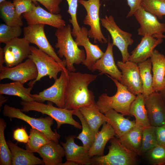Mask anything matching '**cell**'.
Masks as SVG:
<instances>
[{
  "label": "cell",
  "instance_id": "1",
  "mask_svg": "<svg viewBox=\"0 0 165 165\" xmlns=\"http://www.w3.org/2000/svg\"><path fill=\"white\" fill-rule=\"evenodd\" d=\"M97 76L89 73L69 71L64 95V108L79 109L95 104L94 93L89 90L88 86Z\"/></svg>",
  "mask_w": 165,
  "mask_h": 165
},
{
  "label": "cell",
  "instance_id": "2",
  "mask_svg": "<svg viewBox=\"0 0 165 165\" xmlns=\"http://www.w3.org/2000/svg\"><path fill=\"white\" fill-rule=\"evenodd\" d=\"M72 31L69 24L57 29L55 33L57 39L55 47L59 49L57 53L59 57H64L67 70L69 72H75L76 69L74 64L82 63L86 55L84 50L80 49L74 40Z\"/></svg>",
  "mask_w": 165,
  "mask_h": 165
},
{
  "label": "cell",
  "instance_id": "3",
  "mask_svg": "<svg viewBox=\"0 0 165 165\" xmlns=\"http://www.w3.org/2000/svg\"><path fill=\"white\" fill-rule=\"evenodd\" d=\"M117 87V91L113 96H110L103 93L99 97L96 104L102 113L113 109L124 116H131L130 108L136 96L130 92L127 88L116 79L109 75Z\"/></svg>",
  "mask_w": 165,
  "mask_h": 165
},
{
  "label": "cell",
  "instance_id": "4",
  "mask_svg": "<svg viewBox=\"0 0 165 165\" xmlns=\"http://www.w3.org/2000/svg\"><path fill=\"white\" fill-rule=\"evenodd\" d=\"M110 145L108 146V152L102 156L91 157L92 165H134L137 162V156L114 137L111 138Z\"/></svg>",
  "mask_w": 165,
  "mask_h": 165
},
{
  "label": "cell",
  "instance_id": "5",
  "mask_svg": "<svg viewBox=\"0 0 165 165\" xmlns=\"http://www.w3.org/2000/svg\"><path fill=\"white\" fill-rule=\"evenodd\" d=\"M52 103L49 101L46 104L34 101H22L20 102V104L22 106L21 110L23 112L35 111L43 115H48L56 121L57 129L64 124H68L76 128L82 129V125L73 118L74 110L55 107Z\"/></svg>",
  "mask_w": 165,
  "mask_h": 165
},
{
  "label": "cell",
  "instance_id": "6",
  "mask_svg": "<svg viewBox=\"0 0 165 165\" xmlns=\"http://www.w3.org/2000/svg\"><path fill=\"white\" fill-rule=\"evenodd\" d=\"M3 115L10 118H16L23 120L43 133L50 140L58 143L60 135L56 130L53 131L51 126L54 119L49 116L45 117L35 118L24 113L20 109L5 105L2 110Z\"/></svg>",
  "mask_w": 165,
  "mask_h": 165
},
{
  "label": "cell",
  "instance_id": "7",
  "mask_svg": "<svg viewBox=\"0 0 165 165\" xmlns=\"http://www.w3.org/2000/svg\"><path fill=\"white\" fill-rule=\"evenodd\" d=\"M31 54L28 58L35 64L38 71L37 78L30 82L34 85L43 77L48 76L49 78L55 80L58 73L67 71L66 66L58 63L48 54L33 46H31Z\"/></svg>",
  "mask_w": 165,
  "mask_h": 165
},
{
  "label": "cell",
  "instance_id": "8",
  "mask_svg": "<svg viewBox=\"0 0 165 165\" xmlns=\"http://www.w3.org/2000/svg\"><path fill=\"white\" fill-rule=\"evenodd\" d=\"M78 2L83 6L87 13L83 23L90 27L88 31V37L93 38L94 43L97 41L102 43H108V41L103 35L100 26L99 10L101 4L100 0H78Z\"/></svg>",
  "mask_w": 165,
  "mask_h": 165
},
{
  "label": "cell",
  "instance_id": "9",
  "mask_svg": "<svg viewBox=\"0 0 165 165\" xmlns=\"http://www.w3.org/2000/svg\"><path fill=\"white\" fill-rule=\"evenodd\" d=\"M100 21L102 26L110 34L112 44L116 46L120 51L122 61L125 62L128 61L130 55L128 52V48L134 42L132 35L121 30L116 23L112 15L105 16L100 19Z\"/></svg>",
  "mask_w": 165,
  "mask_h": 165
},
{
  "label": "cell",
  "instance_id": "10",
  "mask_svg": "<svg viewBox=\"0 0 165 165\" xmlns=\"http://www.w3.org/2000/svg\"><path fill=\"white\" fill-rule=\"evenodd\" d=\"M69 71H62L53 84L38 94H31L34 101L43 103L46 101L55 104L58 107L64 108V95L68 82Z\"/></svg>",
  "mask_w": 165,
  "mask_h": 165
},
{
  "label": "cell",
  "instance_id": "11",
  "mask_svg": "<svg viewBox=\"0 0 165 165\" xmlns=\"http://www.w3.org/2000/svg\"><path fill=\"white\" fill-rule=\"evenodd\" d=\"M44 26L45 24H41L28 25L24 28V37L57 62L66 67L65 60L61 59L48 40L44 32Z\"/></svg>",
  "mask_w": 165,
  "mask_h": 165
},
{
  "label": "cell",
  "instance_id": "12",
  "mask_svg": "<svg viewBox=\"0 0 165 165\" xmlns=\"http://www.w3.org/2000/svg\"><path fill=\"white\" fill-rule=\"evenodd\" d=\"M38 75L35 64L29 58L12 67L3 66L0 68V80L8 79L24 84L29 81L35 79Z\"/></svg>",
  "mask_w": 165,
  "mask_h": 165
},
{
  "label": "cell",
  "instance_id": "13",
  "mask_svg": "<svg viewBox=\"0 0 165 165\" xmlns=\"http://www.w3.org/2000/svg\"><path fill=\"white\" fill-rule=\"evenodd\" d=\"M30 43L24 37H18L5 44L3 49L6 66L12 67L28 58L31 53Z\"/></svg>",
  "mask_w": 165,
  "mask_h": 165
},
{
  "label": "cell",
  "instance_id": "14",
  "mask_svg": "<svg viewBox=\"0 0 165 165\" xmlns=\"http://www.w3.org/2000/svg\"><path fill=\"white\" fill-rule=\"evenodd\" d=\"M116 65L121 70V83L134 95L142 94L143 86L138 64L128 61L125 62L118 61Z\"/></svg>",
  "mask_w": 165,
  "mask_h": 165
},
{
  "label": "cell",
  "instance_id": "15",
  "mask_svg": "<svg viewBox=\"0 0 165 165\" xmlns=\"http://www.w3.org/2000/svg\"><path fill=\"white\" fill-rule=\"evenodd\" d=\"M134 15L140 24L138 35L152 36L156 38L165 32V24L160 22L155 15L141 6Z\"/></svg>",
  "mask_w": 165,
  "mask_h": 165
},
{
  "label": "cell",
  "instance_id": "16",
  "mask_svg": "<svg viewBox=\"0 0 165 165\" xmlns=\"http://www.w3.org/2000/svg\"><path fill=\"white\" fill-rule=\"evenodd\" d=\"M22 16L28 25L44 24L59 28L65 26L66 22L61 14H54L47 11L33 3L32 10L24 13Z\"/></svg>",
  "mask_w": 165,
  "mask_h": 165
},
{
  "label": "cell",
  "instance_id": "17",
  "mask_svg": "<svg viewBox=\"0 0 165 165\" xmlns=\"http://www.w3.org/2000/svg\"><path fill=\"white\" fill-rule=\"evenodd\" d=\"M145 103L151 126L165 124V103L159 92H154L145 97Z\"/></svg>",
  "mask_w": 165,
  "mask_h": 165
},
{
  "label": "cell",
  "instance_id": "18",
  "mask_svg": "<svg viewBox=\"0 0 165 165\" xmlns=\"http://www.w3.org/2000/svg\"><path fill=\"white\" fill-rule=\"evenodd\" d=\"M88 30L84 27L77 34L75 41L78 46H82L85 49L86 58L82 64L91 70L96 61L103 55L104 53L98 46L92 44L89 41Z\"/></svg>",
  "mask_w": 165,
  "mask_h": 165
},
{
  "label": "cell",
  "instance_id": "19",
  "mask_svg": "<svg viewBox=\"0 0 165 165\" xmlns=\"http://www.w3.org/2000/svg\"><path fill=\"white\" fill-rule=\"evenodd\" d=\"M76 137L75 135L65 136L66 142L60 143L64 148L66 160L74 162L78 165H91V157L88 151L83 146L78 145L75 143Z\"/></svg>",
  "mask_w": 165,
  "mask_h": 165
},
{
  "label": "cell",
  "instance_id": "20",
  "mask_svg": "<svg viewBox=\"0 0 165 165\" xmlns=\"http://www.w3.org/2000/svg\"><path fill=\"white\" fill-rule=\"evenodd\" d=\"M110 39L108 36V46L105 52L93 66L91 71L94 72L98 70L100 72V75L108 74L121 82V72L116 64L113 53L114 46Z\"/></svg>",
  "mask_w": 165,
  "mask_h": 165
},
{
  "label": "cell",
  "instance_id": "21",
  "mask_svg": "<svg viewBox=\"0 0 165 165\" xmlns=\"http://www.w3.org/2000/svg\"><path fill=\"white\" fill-rule=\"evenodd\" d=\"M163 41L162 38H156L152 36H143L140 43L131 52L128 61L137 64L150 58L155 48Z\"/></svg>",
  "mask_w": 165,
  "mask_h": 165
},
{
  "label": "cell",
  "instance_id": "22",
  "mask_svg": "<svg viewBox=\"0 0 165 165\" xmlns=\"http://www.w3.org/2000/svg\"><path fill=\"white\" fill-rule=\"evenodd\" d=\"M150 58L152 65L153 90L154 92H159L165 87V57L154 50Z\"/></svg>",
  "mask_w": 165,
  "mask_h": 165
},
{
  "label": "cell",
  "instance_id": "23",
  "mask_svg": "<svg viewBox=\"0 0 165 165\" xmlns=\"http://www.w3.org/2000/svg\"><path fill=\"white\" fill-rule=\"evenodd\" d=\"M37 152L45 165H60L65 156L63 146L53 141L42 146Z\"/></svg>",
  "mask_w": 165,
  "mask_h": 165
},
{
  "label": "cell",
  "instance_id": "24",
  "mask_svg": "<svg viewBox=\"0 0 165 165\" xmlns=\"http://www.w3.org/2000/svg\"><path fill=\"white\" fill-rule=\"evenodd\" d=\"M104 114L108 118L107 123L111 126L119 138L136 125L135 120L132 121L125 118L123 115L114 109L107 111Z\"/></svg>",
  "mask_w": 165,
  "mask_h": 165
},
{
  "label": "cell",
  "instance_id": "25",
  "mask_svg": "<svg viewBox=\"0 0 165 165\" xmlns=\"http://www.w3.org/2000/svg\"><path fill=\"white\" fill-rule=\"evenodd\" d=\"M7 142L11 153L12 165L44 164L42 160L35 156L33 153L19 147L10 140H8Z\"/></svg>",
  "mask_w": 165,
  "mask_h": 165
},
{
  "label": "cell",
  "instance_id": "26",
  "mask_svg": "<svg viewBox=\"0 0 165 165\" xmlns=\"http://www.w3.org/2000/svg\"><path fill=\"white\" fill-rule=\"evenodd\" d=\"M116 135V133L111 126L108 123H104L101 130L96 134L94 142L88 151L90 156L92 157L104 155L107 143Z\"/></svg>",
  "mask_w": 165,
  "mask_h": 165
},
{
  "label": "cell",
  "instance_id": "27",
  "mask_svg": "<svg viewBox=\"0 0 165 165\" xmlns=\"http://www.w3.org/2000/svg\"><path fill=\"white\" fill-rule=\"evenodd\" d=\"M79 109L96 135L100 127L107 122L108 118L100 112L96 103L90 106L81 108Z\"/></svg>",
  "mask_w": 165,
  "mask_h": 165
},
{
  "label": "cell",
  "instance_id": "28",
  "mask_svg": "<svg viewBox=\"0 0 165 165\" xmlns=\"http://www.w3.org/2000/svg\"><path fill=\"white\" fill-rule=\"evenodd\" d=\"M24 84L16 81L0 84V94L15 96L20 97L22 101H34L31 96V92L34 85L30 82L29 87L26 88Z\"/></svg>",
  "mask_w": 165,
  "mask_h": 165
},
{
  "label": "cell",
  "instance_id": "29",
  "mask_svg": "<svg viewBox=\"0 0 165 165\" xmlns=\"http://www.w3.org/2000/svg\"><path fill=\"white\" fill-rule=\"evenodd\" d=\"M143 128L136 124L130 130L119 138L120 142L138 155H141Z\"/></svg>",
  "mask_w": 165,
  "mask_h": 165
},
{
  "label": "cell",
  "instance_id": "30",
  "mask_svg": "<svg viewBox=\"0 0 165 165\" xmlns=\"http://www.w3.org/2000/svg\"><path fill=\"white\" fill-rule=\"evenodd\" d=\"M144 99L142 94L137 95L130 108L131 116H134L135 117L136 124L143 128L151 126L145 107Z\"/></svg>",
  "mask_w": 165,
  "mask_h": 165
},
{
  "label": "cell",
  "instance_id": "31",
  "mask_svg": "<svg viewBox=\"0 0 165 165\" xmlns=\"http://www.w3.org/2000/svg\"><path fill=\"white\" fill-rule=\"evenodd\" d=\"M1 18L6 24L10 26L21 27L23 25V16H18L13 3L5 0L0 3Z\"/></svg>",
  "mask_w": 165,
  "mask_h": 165
},
{
  "label": "cell",
  "instance_id": "32",
  "mask_svg": "<svg viewBox=\"0 0 165 165\" xmlns=\"http://www.w3.org/2000/svg\"><path fill=\"white\" fill-rule=\"evenodd\" d=\"M142 81L143 92L145 97L154 92L153 87L152 75L151 74L152 62L150 58L138 64Z\"/></svg>",
  "mask_w": 165,
  "mask_h": 165
},
{
  "label": "cell",
  "instance_id": "33",
  "mask_svg": "<svg viewBox=\"0 0 165 165\" xmlns=\"http://www.w3.org/2000/svg\"><path fill=\"white\" fill-rule=\"evenodd\" d=\"M73 115L79 118L82 126L81 133L76 137V138L80 140L82 143L83 146L89 151L94 142L96 135L92 132L79 109L74 110Z\"/></svg>",
  "mask_w": 165,
  "mask_h": 165
},
{
  "label": "cell",
  "instance_id": "34",
  "mask_svg": "<svg viewBox=\"0 0 165 165\" xmlns=\"http://www.w3.org/2000/svg\"><path fill=\"white\" fill-rule=\"evenodd\" d=\"M29 133V141L25 145V148L30 152H37L42 146L51 141L42 132L34 128H31Z\"/></svg>",
  "mask_w": 165,
  "mask_h": 165
},
{
  "label": "cell",
  "instance_id": "35",
  "mask_svg": "<svg viewBox=\"0 0 165 165\" xmlns=\"http://www.w3.org/2000/svg\"><path fill=\"white\" fill-rule=\"evenodd\" d=\"M7 124L5 120L0 119V165H12L11 153L6 141L4 130Z\"/></svg>",
  "mask_w": 165,
  "mask_h": 165
},
{
  "label": "cell",
  "instance_id": "36",
  "mask_svg": "<svg viewBox=\"0 0 165 165\" xmlns=\"http://www.w3.org/2000/svg\"><path fill=\"white\" fill-rule=\"evenodd\" d=\"M158 144L155 132V127L143 128L141 155L146 153Z\"/></svg>",
  "mask_w": 165,
  "mask_h": 165
},
{
  "label": "cell",
  "instance_id": "37",
  "mask_svg": "<svg viewBox=\"0 0 165 165\" xmlns=\"http://www.w3.org/2000/svg\"><path fill=\"white\" fill-rule=\"evenodd\" d=\"M141 6L159 19L165 16V0H143Z\"/></svg>",
  "mask_w": 165,
  "mask_h": 165
},
{
  "label": "cell",
  "instance_id": "38",
  "mask_svg": "<svg viewBox=\"0 0 165 165\" xmlns=\"http://www.w3.org/2000/svg\"><path fill=\"white\" fill-rule=\"evenodd\" d=\"M149 162L153 165H165V145L158 144L146 153Z\"/></svg>",
  "mask_w": 165,
  "mask_h": 165
},
{
  "label": "cell",
  "instance_id": "39",
  "mask_svg": "<svg viewBox=\"0 0 165 165\" xmlns=\"http://www.w3.org/2000/svg\"><path fill=\"white\" fill-rule=\"evenodd\" d=\"M22 32L21 27L10 26L6 24L0 25V42L6 44L19 37Z\"/></svg>",
  "mask_w": 165,
  "mask_h": 165
},
{
  "label": "cell",
  "instance_id": "40",
  "mask_svg": "<svg viewBox=\"0 0 165 165\" xmlns=\"http://www.w3.org/2000/svg\"><path fill=\"white\" fill-rule=\"evenodd\" d=\"M66 0L68 6L67 12L71 17V19H69V21L72 24L73 27L72 34V36L75 38L77 34L80 30L81 28L78 24L76 16L78 0Z\"/></svg>",
  "mask_w": 165,
  "mask_h": 165
},
{
  "label": "cell",
  "instance_id": "41",
  "mask_svg": "<svg viewBox=\"0 0 165 165\" xmlns=\"http://www.w3.org/2000/svg\"><path fill=\"white\" fill-rule=\"evenodd\" d=\"M16 13L19 16L22 14L31 11L33 3L31 0H13V2Z\"/></svg>",
  "mask_w": 165,
  "mask_h": 165
},
{
  "label": "cell",
  "instance_id": "42",
  "mask_svg": "<svg viewBox=\"0 0 165 165\" xmlns=\"http://www.w3.org/2000/svg\"><path fill=\"white\" fill-rule=\"evenodd\" d=\"M33 3L36 5H38L37 2H39L47 9L48 11L52 13H60L61 9L59 5L63 0H31Z\"/></svg>",
  "mask_w": 165,
  "mask_h": 165
},
{
  "label": "cell",
  "instance_id": "43",
  "mask_svg": "<svg viewBox=\"0 0 165 165\" xmlns=\"http://www.w3.org/2000/svg\"><path fill=\"white\" fill-rule=\"evenodd\" d=\"M13 138L18 142L24 143H27L29 139V136L25 129L23 127L18 128L13 131Z\"/></svg>",
  "mask_w": 165,
  "mask_h": 165
},
{
  "label": "cell",
  "instance_id": "44",
  "mask_svg": "<svg viewBox=\"0 0 165 165\" xmlns=\"http://www.w3.org/2000/svg\"><path fill=\"white\" fill-rule=\"evenodd\" d=\"M155 132L158 144L165 145V124L155 127Z\"/></svg>",
  "mask_w": 165,
  "mask_h": 165
},
{
  "label": "cell",
  "instance_id": "45",
  "mask_svg": "<svg viewBox=\"0 0 165 165\" xmlns=\"http://www.w3.org/2000/svg\"><path fill=\"white\" fill-rule=\"evenodd\" d=\"M143 0H127L128 6L130 8V10L127 14V18L134 15L135 12L141 6Z\"/></svg>",
  "mask_w": 165,
  "mask_h": 165
},
{
  "label": "cell",
  "instance_id": "46",
  "mask_svg": "<svg viewBox=\"0 0 165 165\" xmlns=\"http://www.w3.org/2000/svg\"><path fill=\"white\" fill-rule=\"evenodd\" d=\"M5 63V58L3 48L0 47V68L4 66L3 64Z\"/></svg>",
  "mask_w": 165,
  "mask_h": 165
},
{
  "label": "cell",
  "instance_id": "47",
  "mask_svg": "<svg viewBox=\"0 0 165 165\" xmlns=\"http://www.w3.org/2000/svg\"><path fill=\"white\" fill-rule=\"evenodd\" d=\"M2 94H0V107H1L3 104L7 100V99L3 96Z\"/></svg>",
  "mask_w": 165,
  "mask_h": 165
},
{
  "label": "cell",
  "instance_id": "48",
  "mask_svg": "<svg viewBox=\"0 0 165 165\" xmlns=\"http://www.w3.org/2000/svg\"><path fill=\"white\" fill-rule=\"evenodd\" d=\"M60 165H78L75 162L69 160L67 161L64 163H62Z\"/></svg>",
  "mask_w": 165,
  "mask_h": 165
},
{
  "label": "cell",
  "instance_id": "49",
  "mask_svg": "<svg viewBox=\"0 0 165 165\" xmlns=\"http://www.w3.org/2000/svg\"><path fill=\"white\" fill-rule=\"evenodd\" d=\"M161 94L162 98L165 103V87L159 92Z\"/></svg>",
  "mask_w": 165,
  "mask_h": 165
},
{
  "label": "cell",
  "instance_id": "50",
  "mask_svg": "<svg viewBox=\"0 0 165 165\" xmlns=\"http://www.w3.org/2000/svg\"><path fill=\"white\" fill-rule=\"evenodd\" d=\"M165 38V35H161L159 36H158V37H157V38Z\"/></svg>",
  "mask_w": 165,
  "mask_h": 165
},
{
  "label": "cell",
  "instance_id": "51",
  "mask_svg": "<svg viewBox=\"0 0 165 165\" xmlns=\"http://www.w3.org/2000/svg\"><path fill=\"white\" fill-rule=\"evenodd\" d=\"M6 0H0V3H1L2 2L5 1Z\"/></svg>",
  "mask_w": 165,
  "mask_h": 165
},
{
  "label": "cell",
  "instance_id": "52",
  "mask_svg": "<svg viewBox=\"0 0 165 165\" xmlns=\"http://www.w3.org/2000/svg\"><path fill=\"white\" fill-rule=\"evenodd\" d=\"M164 84H165V78H164Z\"/></svg>",
  "mask_w": 165,
  "mask_h": 165
},
{
  "label": "cell",
  "instance_id": "53",
  "mask_svg": "<svg viewBox=\"0 0 165 165\" xmlns=\"http://www.w3.org/2000/svg\"><path fill=\"white\" fill-rule=\"evenodd\" d=\"M106 0V1H108V0Z\"/></svg>",
  "mask_w": 165,
  "mask_h": 165
}]
</instances>
